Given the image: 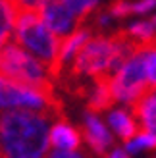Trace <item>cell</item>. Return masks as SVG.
<instances>
[{"label": "cell", "mask_w": 156, "mask_h": 158, "mask_svg": "<svg viewBox=\"0 0 156 158\" xmlns=\"http://www.w3.org/2000/svg\"><path fill=\"white\" fill-rule=\"evenodd\" d=\"M50 116L33 110H0V158H46Z\"/></svg>", "instance_id": "cell-1"}, {"label": "cell", "mask_w": 156, "mask_h": 158, "mask_svg": "<svg viewBox=\"0 0 156 158\" xmlns=\"http://www.w3.org/2000/svg\"><path fill=\"white\" fill-rule=\"evenodd\" d=\"M139 44L135 39L127 35V31H118L110 37H96L89 39L81 46V50L73 56L72 64V75L73 77H92L96 79H108L131 54Z\"/></svg>", "instance_id": "cell-2"}, {"label": "cell", "mask_w": 156, "mask_h": 158, "mask_svg": "<svg viewBox=\"0 0 156 158\" xmlns=\"http://www.w3.org/2000/svg\"><path fill=\"white\" fill-rule=\"evenodd\" d=\"M14 39L29 54H33L35 58L41 60L50 69L52 77L60 75L58 52H60L62 39L56 37L46 27L41 12H31V10L18 12V15H15V27H14Z\"/></svg>", "instance_id": "cell-3"}, {"label": "cell", "mask_w": 156, "mask_h": 158, "mask_svg": "<svg viewBox=\"0 0 156 158\" xmlns=\"http://www.w3.org/2000/svg\"><path fill=\"white\" fill-rule=\"evenodd\" d=\"M0 77L43 91H52L54 79L50 69L18 43H8L0 48Z\"/></svg>", "instance_id": "cell-4"}, {"label": "cell", "mask_w": 156, "mask_h": 158, "mask_svg": "<svg viewBox=\"0 0 156 158\" xmlns=\"http://www.w3.org/2000/svg\"><path fill=\"white\" fill-rule=\"evenodd\" d=\"M0 110H33L62 118V104L54 91L35 89L4 77H0Z\"/></svg>", "instance_id": "cell-5"}, {"label": "cell", "mask_w": 156, "mask_h": 158, "mask_svg": "<svg viewBox=\"0 0 156 158\" xmlns=\"http://www.w3.org/2000/svg\"><path fill=\"white\" fill-rule=\"evenodd\" d=\"M143 44L123 62V64L110 75V91L116 102H125L133 106L135 102L150 91L149 77H146V66H145V56L141 50Z\"/></svg>", "instance_id": "cell-6"}, {"label": "cell", "mask_w": 156, "mask_h": 158, "mask_svg": "<svg viewBox=\"0 0 156 158\" xmlns=\"http://www.w3.org/2000/svg\"><path fill=\"white\" fill-rule=\"evenodd\" d=\"M41 15H43V21L46 23V27L60 39L73 33L77 23H79V19L75 18V14L62 0H48L41 8Z\"/></svg>", "instance_id": "cell-7"}, {"label": "cell", "mask_w": 156, "mask_h": 158, "mask_svg": "<svg viewBox=\"0 0 156 158\" xmlns=\"http://www.w3.org/2000/svg\"><path fill=\"white\" fill-rule=\"evenodd\" d=\"M83 137L89 143V147L92 148V152H96L100 156L108 154V148H110V145H112V135H110L108 127L102 123V120H100L96 114H92V112L85 114Z\"/></svg>", "instance_id": "cell-8"}, {"label": "cell", "mask_w": 156, "mask_h": 158, "mask_svg": "<svg viewBox=\"0 0 156 158\" xmlns=\"http://www.w3.org/2000/svg\"><path fill=\"white\" fill-rule=\"evenodd\" d=\"M50 145L60 151H77L81 145V133L73 125H69L64 118H60L50 127Z\"/></svg>", "instance_id": "cell-9"}, {"label": "cell", "mask_w": 156, "mask_h": 158, "mask_svg": "<svg viewBox=\"0 0 156 158\" xmlns=\"http://www.w3.org/2000/svg\"><path fill=\"white\" fill-rule=\"evenodd\" d=\"M131 110H133V116L141 125V129L156 133V89L143 94L131 106Z\"/></svg>", "instance_id": "cell-10"}, {"label": "cell", "mask_w": 156, "mask_h": 158, "mask_svg": "<svg viewBox=\"0 0 156 158\" xmlns=\"http://www.w3.org/2000/svg\"><path fill=\"white\" fill-rule=\"evenodd\" d=\"M91 39V31L87 27H77L73 33H69L68 37L62 39L60 43V52H58V69L62 72V68L68 60H73V56L81 50V46Z\"/></svg>", "instance_id": "cell-11"}, {"label": "cell", "mask_w": 156, "mask_h": 158, "mask_svg": "<svg viewBox=\"0 0 156 158\" xmlns=\"http://www.w3.org/2000/svg\"><path fill=\"white\" fill-rule=\"evenodd\" d=\"M108 123L112 125V129L116 131L121 141H131L139 133V122L135 120L133 114H129L127 110H112L108 114Z\"/></svg>", "instance_id": "cell-12"}, {"label": "cell", "mask_w": 156, "mask_h": 158, "mask_svg": "<svg viewBox=\"0 0 156 158\" xmlns=\"http://www.w3.org/2000/svg\"><path fill=\"white\" fill-rule=\"evenodd\" d=\"M108 79H110V77H108ZM108 79H96V81H95V89H92V93L89 94V100H87L89 112H92V114L104 112V110L112 108V104L116 102L114 97H112Z\"/></svg>", "instance_id": "cell-13"}, {"label": "cell", "mask_w": 156, "mask_h": 158, "mask_svg": "<svg viewBox=\"0 0 156 158\" xmlns=\"http://www.w3.org/2000/svg\"><path fill=\"white\" fill-rule=\"evenodd\" d=\"M15 8L12 0H0V48L8 44L15 27Z\"/></svg>", "instance_id": "cell-14"}, {"label": "cell", "mask_w": 156, "mask_h": 158, "mask_svg": "<svg viewBox=\"0 0 156 158\" xmlns=\"http://www.w3.org/2000/svg\"><path fill=\"white\" fill-rule=\"evenodd\" d=\"M143 56H145V66H146V77H149L150 91L156 89V37L149 43H143L141 46Z\"/></svg>", "instance_id": "cell-15"}, {"label": "cell", "mask_w": 156, "mask_h": 158, "mask_svg": "<svg viewBox=\"0 0 156 158\" xmlns=\"http://www.w3.org/2000/svg\"><path fill=\"white\" fill-rule=\"evenodd\" d=\"M125 148H127V152H131V154L139 152L141 148H156V133L139 129L137 135L125 143Z\"/></svg>", "instance_id": "cell-16"}, {"label": "cell", "mask_w": 156, "mask_h": 158, "mask_svg": "<svg viewBox=\"0 0 156 158\" xmlns=\"http://www.w3.org/2000/svg\"><path fill=\"white\" fill-rule=\"evenodd\" d=\"M127 35L131 39H135L137 43H149L156 37V31L152 27L150 21H137V23H131V25L125 29Z\"/></svg>", "instance_id": "cell-17"}, {"label": "cell", "mask_w": 156, "mask_h": 158, "mask_svg": "<svg viewBox=\"0 0 156 158\" xmlns=\"http://www.w3.org/2000/svg\"><path fill=\"white\" fill-rule=\"evenodd\" d=\"M62 2H64V4L69 8V10L75 14L77 19L83 21V19L96 8L98 0H62Z\"/></svg>", "instance_id": "cell-18"}, {"label": "cell", "mask_w": 156, "mask_h": 158, "mask_svg": "<svg viewBox=\"0 0 156 158\" xmlns=\"http://www.w3.org/2000/svg\"><path fill=\"white\" fill-rule=\"evenodd\" d=\"M46 2H48V0H12L15 12H25V10L41 12V8H43Z\"/></svg>", "instance_id": "cell-19"}, {"label": "cell", "mask_w": 156, "mask_h": 158, "mask_svg": "<svg viewBox=\"0 0 156 158\" xmlns=\"http://www.w3.org/2000/svg\"><path fill=\"white\" fill-rule=\"evenodd\" d=\"M131 2H127V0H116V2L112 4L110 8V14L114 15V18H123V15L131 14Z\"/></svg>", "instance_id": "cell-20"}, {"label": "cell", "mask_w": 156, "mask_h": 158, "mask_svg": "<svg viewBox=\"0 0 156 158\" xmlns=\"http://www.w3.org/2000/svg\"><path fill=\"white\" fill-rule=\"evenodd\" d=\"M152 8H156V0H139L131 6V14H146Z\"/></svg>", "instance_id": "cell-21"}, {"label": "cell", "mask_w": 156, "mask_h": 158, "mask_svg": "<svg viewBox=\"0 0 156 158\" xmlns=\"http://www.w3.org/2000/svg\"><path fill=\"white\" fill-rule=\"evenodd\" d=\"M46 158H85L77 151H60V148H52L46 152Z\"/></svg>", "instance_id": "cell-22"}, {"label": "cell", "mask_w": 156, "mask_h": 158, "mask_svg": "<svg viewBox=\"0 0 156 158\" xmlns=\"http://www.w3.org/2000/svg\"><path fill=\"white\" fill-rule=\"evenodd\" d=\"M102 158H129L125 152H123V151H120V148H118V151H112V152H108V154H104Z\"/></svg>", "instance_id": "cell-23"}, {"label": "cell", "mask_w": 156, "mask_h": 158, "mask_svg": "<svg viewBox=\"0 0 156 158\" xmlns=\"http://www.w3.org/2000/svg\"><path fill=\"white\" fill-rule=\"evenodd\" d=\"M150 23H152V27H154V31H156V15H154V18L150 19Z\"/></svg>", "instance_id": "cell-24"}]
</instances>
